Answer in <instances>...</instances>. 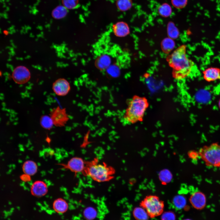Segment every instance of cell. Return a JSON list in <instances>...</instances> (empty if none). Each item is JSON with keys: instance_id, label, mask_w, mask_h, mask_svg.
Returning <instances> with one entry per match:
<instances>
[{"instance_id": "1", "label": "cell", "mask_w": 220, "mask_h": 220, "mask_svg": "<svg viewBox=\"0 0 220 220\" xmlns=\"http://www.w3.org/2000/svg\"><path fill=\"white\" fill-rule=\"evenodd\" d=\"M187 46L183 44L177 48L167 58L169 66L172 68L174 78L182 80L191 73L194 65V62L187 57Z\"/></svg>"}, {"instance_id": "2", "label": "cell", "mask_w": 220, "mask_h": 220, "mask_svg": "<svg viewBox=\"0 0 220 220\" xmlns=\"http://www.w3.org/2000/svg\"><path fill=\"white\" fill-rule=\"evenodd\" d=\"M115 169L105 163H99L98 159L87 161L85 170L83 174L90 177L98 182L109 181L114 178Z\"/></svg>"}, {"instance_id": "3", "label": "cell", "mask_w": 220, "mask_h": 220, "mask_svg": "<svg viewBox=\"0 0 220 220\" xmlns=\"http://www.w3.org/2000/svg\"><path fill=\"white\" fill-rule=\"evenodd\" d=\"M148 106L149 103L146 98L134 96L126 110L124 116V119L131 124L142 121Z\"/></svg>"}, {"instance_id": "4", "label": "cell", "mask_w": 220, "mask_h": 220, "mask_svg": "<svg viewBox=\"0 0 220 220\" xmlns=\"http://www.w3.org/2000/svg\"><path fill=\"white\" fill-rule=\"evenodd\" d=\"M198 155L206 165L220 167V145L214 143L201 148Z\"/></svg>"}, {"instance_id": "5", "label": "cell", "mask_w": 220, "mask_h": 220, "mask_svg": "<svg viewBox=\"0 0 220 220\" xmlns=\"http://www.w3.org/2000/svg\"><path fill=\"white\" fill-rule=\"evenodd\" d=\"M164 203L157 196H146L140 203V206L144 208L151 218H154L162 214L164 208Z\"/></svg>"}, {"instance_id": "6", "label": "cell", "mask_w": 220, "mask_h": 220, "mask_svg": "<svg viewBox=\"0 0 220 220\" xmlns=\"http://www.w3.org/2000/svg\"><path fill=\"white\" fill-rule=\"evenodd\" d=\"M87 161L81 157L75 156L71 158L66 163H58L61 169L68 170L76 175L78 173L83 174L86 169Z\"/></svg>"}, {"instance_id": "7", "label": "cell", "mask_w": 220, "mask_h": 220, "mask_svg": "<svg viewBox=\"0 0 220 220\" xmlns=\"http://www.w3.org/2000/svg\"><path fill=\"white\" fill-rule=\"evenodd\" d=\"M50 116L54 125L57 127L64 126L69 119L66 109L61 108L59 106L52 109Z\"/></svg>"}, {"instance_id": "8", "label": "cell", "mask_w": 220, "mask_h": 220, "mask_svg": "<svg viewBox=\"0 0 220 220\" xmlns=\"http://www.w3.org/2000/svg\"><path fill=\"white\" fill-rule=\"evenodd\" d=\"M12 78L16 83L25 84L28 82L31 78V73L29 69L26 67L20 65L16 67L13 70Z\"/></svg>"}, {"instance_id": "9", "label": "cell", "mask_w": 220, "mask_h": 220, "mask_svg": "<svg viewBox=\"0 0 220 220\" xmlns=\"http://www.w3.org/2000/svg\"><path fill=\"white\" fill-rule=\"evenodd\" d=\"M52 89L54 92L57 96H64L66 95L71 90L69 82L64 78H59L53 83Z\"/></svg>"}, {"instance_id": "10", "label": "cell", "mask_w": 220, "mask_h": 220, "mask_svg": "<svg viewBox=\"0 0 220 220\" xmlns=\"http://www.w3.org/2000/svg\"><path fill=\"white\" fill-rule=\"evenodd\" d=\"M189 201L194 208L201 210L206 206V196L202 192L199 191H196L192 194L189 198Z\"/></svg>"}, {"instance_id": "11", "label": "cell", "mask_w": 220, "mask_h": 220, "mask_svg": "<svg viewBox=\"0 0 220 220\" xmlns=\"http://www.w3.org/2000/svg\"><path fill=\"white\" fill-rule=\"evenodd\" d=\"M48 191V187L46 183L43 181L37 180L32 184L30 191L33 196L40 197L45 195Z\"/></svg>"}, {"instance_id": "12", "label": "cell", "mask_w": 220, "mask_h": 220, "mask_svg": "<svg viewBox=\"0 0 220 220\" xmlns=\"http://www.w3.org/2000/svg\"><path fill=\"white\" fill-rule=\"evenodd\" d=\"M203 77L208 82L220 79V68L216 67L208 68L203 71Z\"/></svg>"}, {"instance_id": "13", "label": "cell", "mask_w": 220, "mask_h": 220, "mask_svg": "<svg viewBox=\"0 0 220 220\" xmlns=\"http://www.w3.org/2000/svg\"><path fill=\"white\" fill-rule=\"evenodd\" d=\"M112 28L115 35L118 37L126 36L129 34L130 32L128 25L123 21L115 23L113 25Z\"/></svg>"}, {"instance_id": "14", "label": "cell", "mask_w": 220, "mask_h": 220, "mask_svg": "<svg viewBox=\"0 0 220 220\" xmlns=\"http://www.w3.org/2000/svg\"><path fill=\"white\" fill-rule=\"evenodd\" d=\"M22 170L24 173L31 176L37 173L38 166L35 161L31 160H27L23 163Z\"/></svg>"}, {"instance_id": "15", "label": "cell", "mask_w": 220, "mask_h": 220, "mask_svg": "<svg viewBox=\"0 0 220 220\" xmlns=\"http://www.w3.org/2000/svg\"><path fill=\"white\" fill-rule=\"evenodd\" d=\"M111 59L108 55H102L97 58L95 62L96 66L99 69H103L107 68L110 65Z\"/></svg>"}, {"instance_id": "16", "label": "cell", "mask_w": 220, "mask_h": 220, "mask_svg": "<svg viewBox=\"0 0 220 220\" xmlns=\"http://www.w3.org/2000/svg\"><path fill=\"white\" fill-rule=\"evenodd\" d=\"M67 13V9L63 6L55 7L52 11V16L55 19H60L65 17Z\"/></svg>"}, {"instance_id": "17", "label": "cell", "mask_w": 220, "mask_h": 220, "mask_svg": "<svg viewBox=\"0 0 220 220\" xmlns=\"http://www.w3.org/2000/svg\"><path fill=\"white\" fill-rule=\"evenodd\" d=\"M175 43L173 39L169 37L164 39L161 44V49L166 53H169L174 48Z\"/></svg>"}, {"instance_id": "18", "label": "cell", "mask_w": 220, "mask_h": 220, "mask_svg": "<svg viewBox=\"0 0 220 220\" xmlns=\"http://www.w3.org/2000/svg\"><path fill=\"white\" fill-rule=\"evenodd\" d=\"M54 209L59 213H63L66 211L68 208V204L64 199L59 198L56 200L53 203Z\"/></svg>"}, {"instance_id": "19", "label": "cell", "mask_w": 220, "mask_h": 220, "mask_svg": "<svg viewBox=\"0 0 220 220\" xmlns=\"http://www.w3.org/2000/svg\"><path fill=\"white\" fill-rule=\"evenodd\" d=\"M133 213L136 220H147L149 217L145 210L141 207L135 208Z\"/></svg>"}, {"instance_id": "20", "label": "cell", "mask_w": 220, "mask_h": 220, "mask_svg": "<svg viewBox=\"0 0 220 220\" xmlns=\"http://www.w3.org/2000/svg\"><path fill=\"white\" fill-rule=\"evenodd\" d=\"M40 123L42 127L49 130L51 129L54 125L50 116L46 115H43L41 117Z\"/></svg>"}, {"instance_id": "21", "label": "cell", "mask_w": 220, "mask_h": 220, "mask_svg": "<svg viewBox=\"0 0 220 220\" xmlns=\"http://www.w3.org/2000/svg\"><path fill=\"white\" fill-rule=\"evenodd\" d=\"M83 215L85 218L88 220H93L97 217L98 213L95 208L92 207H89L84 209Z\"/></svg>"}, {"instance_id": "22", "label": "cell", "mask_w": 220, "mask_h": 220, "mask_svg": "<svg viewBox=\"0 0 220 220\" xmlns=\"http://www.w3.org/2000/svg\"><path fill=\"white\" fill-rule=\"evenodd\" d=\"M158 11L159 14L161 16L163 17H167L171 15L172 9L169 4L165 3L159 7Z\"/></svg>"}, {"instance_id": "23", "label": "cell", "mask_w": 220, "mask_h": 220, "mask_svg": "<svg viewBox=\"0 0 220 220\" xmlns=\"http://www.w3.org/2000/svg\"><path fill=\"white\" fill-rule=\"evenodd\" d=\"M167 31L169 37L173 39L177 38L179 35L178 29L172 22L169 23Z\"/></svg>"}, {"instance_id": "24", "label": "cell", "mask_w": 220, "mask_h": 220, "mask_svg": "<svg viewBox=\"0 0 220 220\" xmlns=\"http://www.w3.org/2000/svg\"><path fill=\"white\" fill-rule=\"evenodd\" d=\"M116 3L117 8L123 11L129 9L132 6L131 0H117Z\"/></svg>"}, {"instance_id": "25", "label": "cell", "mask_w": 220, "mask_h": 220, "mask_svg": "<svg viewBox=\"0 0 220 220\" xmlns=\"http://www.w3.org/2000/svg\"><path fill=\"white\" fill-rule=\"evenodd\" d=\"M173 203L176 207L181 209L183 208L186 204V201L184 197L178 196L174 199Z\"/></svg>"}, {"instance_id": "26", "label": "cell", "mask_w": 220, "mask_h": 220, "mask_svg": "<svg viewBox=\"0 0 220 220\" xmlns=\"http://www.w3.org/2000/svg\"><path fill=\"white\" fill-rule=\"evenodd\" d=\"M63 5L67 9H72L76 7L78 0H62Z\"/></svg>"}, {"instance_id": "27", "label": "cell", "mask_w": 220, "mask_h": 220, "mask_svg": "<svg viewBox=\"0 0 220 220\" xmlns=\"http://www.w3.org/2000/svg\"><path fill=\"white\" fill-rule=\"evenodd\" d=\"M173 6L177 8L181 9L185 7L187 4V0H171Z\"/></svg>"}, {"instance_id": "28", "label": "cell", "mask_w": 220, "mask_h": 220, "mask_svg": "<svg viewBox=\"0 0 220 220\" xmlns=\"http://www.w3.org/2000/svg\"><path fill=\"white\" fill-rule=\"evenodd\" d=\"M108 73L111 76L116 77L119 75V68L116 66H110L107 68Z\"/></svg>"}, {"instance_id": "29", "label": "cell", "mask_w": 220, "mask_h": 220, "mask_svg": "<svg viewBox=\"0 0 220 220\" xmlns=\"http://www.w3.org/2000/svg\"><path fill=\"white\" fill-rule=\"evenodd\" d=\"M176 216L172 211H168L163 213L161 216V220H175Z\"/></svg>"}, {"instance_id": "30", "label": "cell", "mask_w": 220, "mask_h": 220, "mask_svg": "<svg viewBox=\"0 0 220 220\" xmlns=\"http://www.w3.org/2000/svg\"><path fill=\"white\" fill-rule=\"evenodd\" d=\"M20 180L24 182H29L31 180V176L24 173L20 177Z\"/></svg>"}, {"instance_id": "31", "label": "cell", "mask_w": 220, "mask_h": 220, "mask_svg": "<svg viewBox=\"0 0 220 220\" xmlns=\"http://www.w3.org/2000/svg\"><path fill=\"white\" fill-rule=\"evenodd\" d=\"M190 220V219H184V220Z\"/></svg>"}]
</instances>
